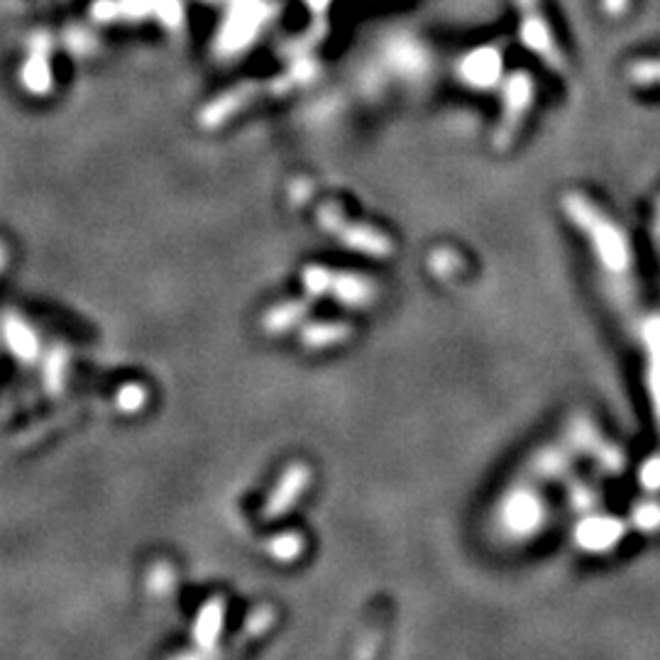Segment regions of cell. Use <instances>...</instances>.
Masks as SVG:
<instances>
[{
	"label": "cell",
	"instance_id": "obj_17",
	"mask_svg": "<svg viewBox=\"0 0 660 660\" xmlns=\"http://www.w3.org/2000/svg\"><path fill=\"white\" fill-rule=\"evenodd\" d=\"M264 550H267V555L274 560V563L289 565L304 555L306 538L296 531H284V533H277V536L267 538Z\"/></svg>",
	"mask_w": 660,
	"mask_h": 660
},
{
	"label": "cell",
	"instance_id": "obj_14",
	"mask_svg": "<svg viewBox=\"0 0 660 660\" xmlns=\"http://www.w3.org/2000/svg\"><path fill=\"white\" fill-rule=\"evenodd\" d=\"M308 311H311V304H308V301H299V299L284 301V304L272 306L267 313H264L262 330L267 335L289 333V330L304 326Z\"/></svg>",
	"mask_w": 660,
	"mask_h": 660
},
{
	"label": "cell",
	"instance_id": "obj_12",
	"mask_svg": "<svg viewBox=\"0 0 660 660\" xmlns=\"http://www.w3.org/2000/svg\"><path fill=\"white\" fill-rule=\"evenodd\" d=\"M575 450L572 445L565 440V443H555V445H546V448L538 450L533 455L531 462L526 467L528 480L533 482H550L558 480V477L568 475L572 460H575Z\"/></svg>",
	"mask_w": 660,
	"mask_h": 660
},
{
	"label": "cell",
	"instance_id": "obj_21",
	"mask_svg": "<svg viewBox=\"0 0 660 660\" xmlns=\"http://www.w3.org/2000/svg\"><path fill=\"white\" fill-rule=\"evenodd\" d=\"M626 79L634 86H660V57L636 59L626 69Z\"/></svg>",
	"mask_w": 660,
	"mask_h": 660
},
{
	"label": "cell",
	"instance_id": "obj_11",
	"mask_svg": "<svg viewBox=\"0 0 660 660\" xmlns=\"http://www.w3.org/2000/svg\"><path fill=\"white\" fill-rule=\"evenodd\" d=\"M0 338L8 345L10 355L18 357L25 365H32V362L40 357V338H37L35 330L27 326L20 316H15V313H3V316H0Z\"/></svg>",
	"mask_w": 660,
	"mask_h": 660
},
{
	"label": "cell",
	"instance_id": "obj_5",
	"mask_svg": "<svg viewBox=\"0 0 660 660\" xmlns=\"http://www.w3.org/2000/svg\"><path fill=\"white\" fill-rule=\"evenodd\" d=\"M514 5L519 10V37L524 47L536 54L550 71L565 74L568 62H565L558 40H555V30L543 10V0H514Z\"/></svg>",
	"mask_w": 660,
	"mask_h": 660
},
{
	"label": "cell",
	"instance_id": "obj_23",
	"mask_svg": "<svg viewBox=\"0 0 660 660\" xmlns=\"http://www.w3.org/2000/svg\"><path fill=\"white\" fill-rule=\"evenodd\" d=\"M272 626H274V609L272 607H257V609H252L250 616L245 619V626H242V634L238 638H242V641H250V638H260V636L267 634Z\"/></svg>",
	"mask_w": 660,
	"mask_h": 660
},
{
	"label": "cell",
	"instance_id": "obj_15",
	"mask_svg": "<svg viewBox=\"0 0 660 660\" xmlns=\"http://www.w3.org/2000/svg\"><path fill=\"white\" fill-rule=\"evenodd\" d=\"M352 326L345 321H318L301 326V343L308 350H326L350 340Z\"/></svg>",
	"mask_w": 660,
	"mask_h": 660
},
{
	"label": "cell",
	"instance_id": "obj_25",
	"mask_svg": "<svg viewBox=\"0 0 660 660\" xmlns=\"http://www.w3.org/2000/svg\"><path fill=\"white\" fill-rule=\"evenodd\" d=\"M428 269L440 279L455 277V272L460 269V255L455 250H448V247H440L428 260Z\"/></svg>",
	"mask_w": 660,
	"mask_h": 660
},
{
	"label": "cell",
	"instance_id": "obj_16",
	"mask_svg": "<svg viewBox=\"0 0 660 660\" xmlns=\"http://www.w3.org/2000/svg\"><path fill=\"white\" fill-rule=\"evenodd\" d=\"M66 374H69V352L62 345H54L52 350L44 355L42 362V384L44 392L49 396H59L64 392Z\"/></svg>",
	"mask_w": 660,
	"mask_h": 660
},
{
	"label": "cell",
	"instance_id": "obj_19",
	"mask_svg": "<svg viewBox=\"0 0 660 660\" xmlns=\"http://www.w3.org/2000/svg\"><path fill=\"white\" fill-rule=\"evenodd\" d=\"M147 399H150V392H147L145 384L128 382L118 389V394H115V409L130 416L140 414V411L147 406Z\"/></svg>",
	"mask_w": 660,
	"mask_h": 660
},
{
	"label": "cell",
	"instance_id": "obj_26",
	"mask_svg": "<svg viewBox=\"0 0 660 660\" xmlns=\"http://www.w3.org/2000/svg\"><path fill=\"white\" fill-rule=\"evenodd\" d=\"M638 482L648 494L660 492V455H653V458L643 462L641 470H638Z\"/></svg>",
	"mask_w": 660,
	"mask_h": 660
},
{
	"label": "cell",
	"instance_id": "obj_27",
	"mask_svg": "<svg viewBox=\"0 0 660 660\" xmlns=\"http://www.w3.org/2000/svg\"><path fill=\"white\" fill-rule=\"evenodd\" d=\"M631 3L634 0H602V10L607 13V18H624L629 13Z\"/></svg>",
	"mask_w": 660,
	"mask_h": 660
},
{
	"label": "cell",
	"instance_id": "obj_1",
	"mask_svg": "<svg viewBox=\"0 0 660 660\" xmlns=\"http://www.w3.org/2000/svg\"><path fill=\"white\" fill-rule=\"evenodd\" d=\"M560 206L570 225H575L577 233L590 242L594 260L609 279L607 284L619 286L629 282V274L634 272V247L626 230L580 191H568Z\"/></svg>",
	"mask_w": 660,
	"mask_h": 660
},
{
	"label": "cell",
	"instance_id": "obj_29",
	"mask_svg": "<svg viewBox=\"0 0 660 660\" xmlns=\"http://www.w3.org/2000/svg\"><path fill=\"white\" fill-rule=\"evenodd\" d=\"M5 262H8V250H5V245H0V269L5 267Z\"/></svg>",
	"mask_w": 660,
	"mask_h": 660
},
{
	"label": "cell",
	"instance_id": "obj_24",
	"mask_svg": "<svg viewBox=\"0 0 660 660\" xmlns=\"http://www.w3.org/2000/svg\"><path fill=\"white\" fill-rule=\"evenodd\" d=\"M568 502L570 506H575V511H580V514H590L594 506L602 502V497H599V492L592 484L575 480L570 482L568 487Z\"/></svg>",
	"mask_w": 660,
	"mask_h": 660
},
{
	"label": "cell",
	"instance_id": "obj_8",
	"mask_svg": "<svg viewBox=\"0 0 660 660\" xmlns=\"http://www.w3.org/2000/svg\"><path fill=\"white\" fill-rule=\"evenodd\" d=\"M308 484H311V467L306 462H291L262 506L264 519H282L284 514H289L296 502L304 497Z\"/></svg>",
	"mask_w": 660,
	"mask_h": 660
},
{
	"label": "cell",
	"instance_id": "obj_7",
	"mask_svg": "<svg viewBox=\"0 0 660 660\" xmlns=\"http://www.w3.org/2000/svg\"><path fill=\"white\" fill-rule=\"evenodd\" d=\"M458 76L470 88L489 91L494 86H502L504 81V54L502 49L487 44L467 52L458 64Z\"/></svg>",
	"mask_w": 660,
	"mask_h": 660
},
{
	"label": "cell",
	"instance_id": "obj_9",
	"mask_svg": "<svg viewBox=\"0 0 660 660\" xmlns=\"http://www.w3.org/2000/svg\"><path fill=\"white\" fill-rule=\"evenodd\" d=\"M328 296L330 299L340 301L343 306L367 308L377 301L379 286L374 284L370 277H362V274L333 272V277H330Z\"/></svg>",
	"mask_w": 660,
	"mask_h": 660
},
{
	"label": "cell",
	"instance_id": "obj_6",
	"mask_svg": "<svg viewBox=\"0 0 660 660\" xmlns=\"http://www.w3.org/2000/svg\"><path fill=\"white\" fill-rule=\"evenodd\" d=\"M626 536V524L616 516L609 514H582V519L577 521L575 531H572V541L585 553L602 555L614 550L621 543V538Z\"/></svg>",
	"mask_w": 660,
	"mask_h": 660
},
{
	"label": "cell",
	"instance_id": "obj_13",
	"mask_svg": "<svg viewBox=\"0 0 660 660\" xmlns=\"http://www.w3.org/2000/svg\"><path fill=\"white\" fill-rule=\"evenodd\" d=\"M225 612H228V604L223 597H211L201 607V612L196 614L194 629H191V638H194V646L201 653H211L216 648L220 634H223L225 626Z\"/></svg>",
	"mask_w": 660,
	"mask_h": 660
},
{
	"label": "cell",
	"instance_id": "obj_2",
	"mask_svg": "<svg viewBox=\"0 0 660 660\" xmlns=\"http://www.w3.org/2000/svg\"><path fill=\"white\" fill-rule=\"evenodd\" d=\"M538 482L528 480L509 487L494 509V526L506 541L526 543L548 524V504L538 492Z\"/></svg>",
	"mask_w": 660,
	"mask_h": 660
},
{
	"label": "cell",
	"instance_id": "obj_22",
	"mask_svg": "<svg viewBox=\"0 0 660 660\" xmlns=\"http://www.w3.org/2000/svg\"><path fill=\"white\" fill-rule=\"evenodd\" d=\"M330 277H333V272H330L328 267H323V264H308L304 274H301V282H304L308 296L321 299V296H328Z\"/></svg>",
	"mask_w": 660,
	"mask_h": 660
},
{
	"label": "cell",
	"instance_id": "obj_10",
	"mask_svg": "<svg viewBox=\"0 0 660 660\" xmlns=\"http://www.w3.org/2000/svg\"><path fill=\"white\" fill-rule=\"evenodd\" d=\"M641 345L646 352L648 396H651L653 416L660 428V313L641 323Z\"/></svg>",
	"mask_w": 660,
	"mask_h": 660
},
{
	"label": "cell",
	"instance_id": "obj_3",
	"mask_svg": "<svg viewBox=\"0 0 660 660\" xmlns=\"http://www.w3.org/2000/svg\"><path fill=\"white\" fill-rule=\"evenodd\" d=\"M316 223L333 235L335 240L343 242L352 252L374 257V260H387L394 252V242L387 233L367 223H355L343 213V208L326 203V206L316 208Z\"/></svg>",
	"mask_w": 660,
	"mask_h": 660
},
{
	"label": "cell",
	"instance_id": "obj_18",
	"mask_svg": "<svg viewBox=\"0 0 660 660\" xmlns=\"http://www.w3.org/2000/svg\"><path fill=\"white\" fill-rule=\"evenodd\" d=\"M565 440L572 445L575 453H587V455H597V450L604 445V438L599 436V431L594 428V423L587 416L572 418L568 428V438Z\"/></svg>",
	"mask_w": 660,
	"mask_h": 660
},
{
	"label": "cell",
	"instance_id": "obj_4",
	"mask_svg": "<svg viewBox=\"0 0 660 660\" xmlns=\"http://www.w3.org/2000/svg\"><path fill=\"white\" fill-rule=\"evenodd\" d=\"M533 103H536V81L528 71L519 69L511 71L502 81V115L499 123L494 125L492 145L494 150L506 152L519 137L521 125L526 123L528 113H531Z\"/></svg>",
	"mask_w": 660,
	"mask_h": 660
},
{
	"label": "cell",
	"instance_id": "obj_28",
	"mask_svg": "<svg viewBox=\"0 0 660 660\" xmlns=\"http://www.w3.org/2000/svg\"><path fill=\"white\" fill-rule=\"evenodd\" d=\"M651 235L660 247V198L656 201V211H653V223H651Z\"/></svg>",
	"mask_w": 660,
	"mask_h": 660
},
{
	"label": "cell",
	"instance_id": "obj_20",
	"mask_svg": "<svg viewBox=\"0 0 660 660\" xmlns=\"http://www.w3.org/2000/svg\"><path fill=\"white\" fill-rule=\"evenodd\" d=\"M631 526L641 533H658L660 531V502H656V499L638 502L634 509H631Z\"/></svg>",
	"mask_w": 660,
	"mask_h": 660
}]
</instances>
